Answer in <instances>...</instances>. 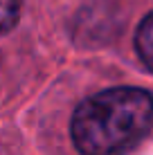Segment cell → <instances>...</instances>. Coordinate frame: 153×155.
Listing matches in <instances>:
<instances>
[{"mask_svg": "<svg viewBox=\"0 0 153 155\" xmlns=\"http://www.w3.org/2000/svg\"><path fill=\"white\" fill-rule=\"evenodd\" d=\"M153 126V97L142 88H108L79 104L72 142L81 155H119Z\"/></svg>", "mask_w": 153, "mask_h": 155, "instance_id": "obj_1", "label": "cell"}, {"mask_svg": "<svg viewBox=\"0 0 153 155\" xmlns=\"http://www.w3.org/2000/svg\"><path fill=\"white\" fill-rule=\"evenodd\" d=\"M20 5H23V0H0V34L9 31L18 23Z\"/></svg>", "mask_w": 153, "mask_h": 155, "instance_id": "obj_3", "label": "cell"}, {"mask_svg": "<svg viewBox=\"0 0 153 155\" xmlns=\"http://www.w3.org/2000/svg\"><path fill=\"white\" fill-rule=\"evenodd\" d=\"M135 50L142 63L149 70H153V12L144 16V20L140 23L138 34H135Z\"/></svg>", "mask_w": 153, "mask_h": 155, "instance_id": "obj_2", "label": "cell"}]
</instances>
